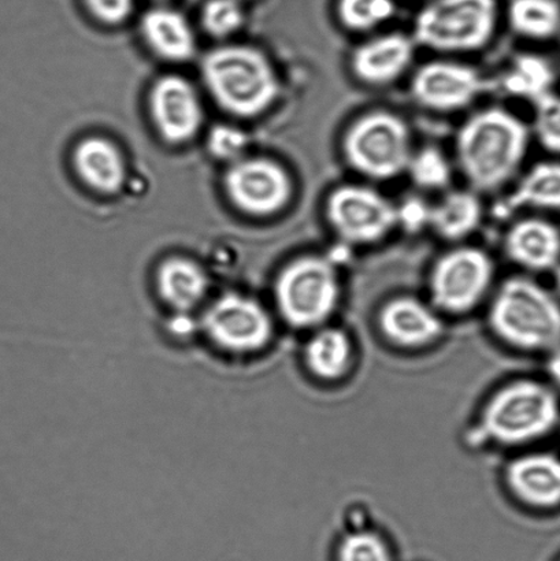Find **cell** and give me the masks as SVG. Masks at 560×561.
<instances>
[{"label":"cell","instance_id":"cell-13","mask_svg":"<svg viewBox=\"0 0 560 561\" xmlns=\"http://www.w3.org/2000/svg\"><path fill=\"white\" fill-rule=\"evenodd\" d=\"M484 87L475 69L447 62L425 65L413 80L416 101L443 112L468 106Z\"/></svg>","mask_w":560,"mask_h":561},{"label":"cell","instance_id":"cell-4","mask_svg":"<svg viewBox=\"0 0 560 561\" xmlns=\"http://www.w3.org/2000/svg\"><path fill=\"white\" fill-rule=\"evenodd\" d=\"M559 400L545 383L518 381L488 401L482 428L495 442L519 445L547 436L558 425Z\"/></svg>","mask_w":560,"mask_h":561},{"label":"cell","instance_id":"cell-23","mask_svg":"<svg viewBox=\"0 0 560 561\" xmlns=\"http://www.w3.org/2000/svg\"><path fill=\"white\" fill-rule=\"evenodd\" d=\"M482 216L481 203L470 192H453L431 208L430 224L443 238H465L479 227Z\"/></svg>","mask_w":560,"mask_h":561},{"label":"cell","instance_id":"cell-1","mask_svg":"<svg viewBox=\"0 0 560 561\" xmlns=\"http://www.w3.org/2000/svg\"><path fill=\"white\" fill-rule=\"evenodd\" d=\"M528 142L523 121L501 108L488 110L459 131L460 167L476 188H496L517 170Z\"/></svg>","mask_w":560,"mask_h":561},{"label":"cell","instance_id":"cell-14","mask_svg":"<svg viewBox=\"0 0 560 561\" xmlns=\"http://www.w3.org/2000/svg\"><path fill=\"white\" fill-rule=\"evenodd\" d=\"M507 483L521 502L536 508L560 505V459L548 454L526 455L507 469Z\"/></svg>","mask_w":560,"mask_h":561},{"label":"cell","instance_id":"cell-3","mask_svg":"<svg viewBox=\"0 0 560 561\" xmlns=\"http://www.w3.org/2000/svg\"><path fill=\"white\" fill-rule=\"evenodd\" d=\"M203 79L219 106L239 117L265 112L277 96L272 65L255 48L230 46L214 49L202 65Z\"/></svg>","mask_w":560,"mask_h":561},{"label":"cell","instance_id":"cell-24","mask_svg":"<svg viewBox=\"0 0 560 561\" xmlns=\"http://www.w3.org/2000/svg\"><path fill=\"white\" fill-rule=\"evenodd\" d=\"M556 70L546 58L536 54H523L515 58L512 69L504 79V90L514 96L532 102L552 92Z\"/></svg>","mask_w":560,"mask_h":561},{"label":"cell","instance_id":"cell-34","mask_svg":"<svg viewBox=\"0 0 560 561\" xmlns=\"http://www.w3.org/2000/svg\"><path fill=\"white\" fill-rule=\"evenodd\" d=\"M551 352L550 360H548V374L560 389V346Z\"/></svg>","mask_w":560,"mask_h":561},{"label":"cell","instance_id":"cell-6","mask_svg":"<svg viewBox=\"0 0 560 561\" xmlns=\"http://www.w3.org/2000/svg\"><path fill=\"white\" fill-rule=\"evenodd\" d=\"M339 280L331 263L304 257L279 274L276 299L285 321L295 328H311L327 321L339 301Z\"/></svg>","mask_w":560,"mask_h":561},{"label":"cell","instance_id":"cell-31","mask_svg":"<svg viewBox=\"0 0 560 561\" xmlns=\"http://www.w3.org/2000/svg\"><path fill=\"white\" fill-rule=\"evenodd\" d=\"M207 146L214 157L222 161H235L244 151L247 137L233 126L217 125L208 135Z\"/></svg>","mask_w":560,"mask_h":561},{"label":"cell","instance_id":"cell-25","mask_svg":"<svg viewBox=\"0 0 560 561\" xmlns=\"http://www.w3.org/2000/svg\"><path fill=\"white\" fill-rule=\"evenodd\" d=\"M508 19L513 30L521 36L547 41L560 35L558 0H513Z\"/></svg>","mask_w":560,"mask_h":561},{"label":"cell","instance_id":"cell-22","mask_svg":"<svg viewBox=\"0 0 560 561\" xmlns=\"http://www.w3.org/2000/svg\"><path fill=\"white\" fill-rule=\"evenodd\" d=\"M353 346L340 329H323L307 344L306 365L316 377L334 381L343 377L351 365Z\"/></svg>","mask_w":560,"mask_h":561},{"label":"cell","instance_id":"cell-35","mask_svg":"<svg viewBox=\"0 0 560 561\" xmlns=\"http://www.w3.org/2000/svg\"><path fill=\"white\" fill-rule=\"evenodd\" d=\"M552 272H553V279H556L557 290H558V294L560 295V263L556 268H553Z\"/></svg>","mask_w":560,"mask_h":561},{"label":"cell","instance_id":"cell-8","mask_svg":"<svg viewBox=\"0 0 560 561\" xmlns=\"http://www.w3.org/2000/svg\"><path fill=\"white\" fill-rule=\"evenodd\" d=\"M203 328L219 348L251 354L266 346L273 334L272 318L250 297L228 294L219 297L203 317Z\"/></svg>","mask_w":560,"mask_h":561},{"label":"cell","instance_id":"cell-29","mask_svg":"<svg viewBox=\"0 0 560 561\" xmlns=\"http://www.w3.org/2000/svg\"><path fill=\"white\" fill-rule=\"evenodd\" d=\"M535 104V134L547 151L560 156V95L548 93Z\"/></svg>","mask_w":560,"mask_h":561},{"label":"cell","instance_id":"cell-15","mask_svg":"<svg viewBox=\"0 0 560 561\" xmlns=\"http://www.w3.org/2000/svg\"><path fill=\"white\" fill-rule=\"evenodd\" d=\"M380 327L388 340L408 348L431 344L443 333L436 313L411 297L389 301L380 313Z\"/></svg>","mask_w":560,"mask_h":561},{"label":"cell","instance_id":"cell-19","mask_svg":"<svg viewBox=\"0 0 560 561\" xmlns=\"http://www.w3.org/2000/svg\"><path fill=\"white\" fill-rule=\"evenodd\" d=\"M141 32L159 57L186 60L195 53V36L188 21L178 10L156 8L141 20Z\"/></svg>","mask_w":560,"mask_h":561},{"label":"cell","instance_id":"cell-33","mask_svg":"<svg viewBox=\"0 0 560 561\" xmlns=\"http://www.w3.org/2000/svg\"><path fill=\"white\" fill-rule=\"evenodd\" d=\"M398 222H402L404 228L416 230L430 224L431 208L426 207L421 201L411 199L405 202L400 208H397Z\"/></svg>","mask_w":560,"mask_h":561},{"label":"cell","instance_id":"cell-27","mask_svg":"<svg viewBox=\"0 0 560 561\" xmlns=\"http://www.w3.org/2000/svg\"><path fill=\"white\" fill-rule=\"evenodd\" d=\"M411 179L421 188L438 190L448 185L452 170L443 153L436 148L427 147L419 156L411 157L408 164Z\"/></svg>","mask_w":560,"mask_h":561},{"label":"cell","instance_id":"cell-36","mask_svg":"<svg viewBox=\"0 0 560 561\" xmlns=\"http://www.w3.org/2000/svg\"><path fill=\"white\" fill-rule=\"evenodd\" d=\"M560 36V35H559Z\"/></svg>","mask_w":560,"mask_h":561},{"label":"cell","instance_id":"cell-9","mask_svg":"<svg viewBox=\"0 0 560 561\" xmlns=\"http://www.w3.org/2000/svg\"><path fill=\"white\" fill-rule=\"evenodd\" d=\"M493 265L480 250L462 249L438 261L431 278L432 299L442 310L462 313L479 305L490 288Z\"/></svg>","mask_w":560,"mask_h":561},{"label":"cell","instance_id":"cell-12","mask_svg":"<svg viewBox=\"0 0 560 561\" xmlns=\"http://www.w3.org/2000/svg\"><path fill=\"white\" fill-rule=\"evenodd\" d=\"M151 113L159 134L172 145L192 139L201 129L203 110L194 87L179 76L159 80L151 92Z\"/></svg>","mask_w":560,"mask_h":561},{"label":"cell","instance_id":"cell-17","mask_svg":"<svg viewBox=\"0 0 560 561\" xmlns=\"http://www.w3.org/2000/svg\"><path fill=\"white\" fill-rule=\"evenodd\" d=\"M413 43L402 35H389L356 49L353 69L361 80L386 84L398 79L413 59Z\"/></svg>","mask_w":560,"mask_h":561},{"label":"cell","instance_id":"cell-28","mask_svg":"<svg viewBox=\"0 0 560 561\" xmlns=\"http://www.w3.org/2000/svg\"><path fill=\"white\" fill-rule=\"evenodd\" d=\"M243 21L240 0H207L202 10L203 26L214 37L232 35L243 25Z\"/></svg>","mask_w":560,"mask_h":561},{"label":"cell","instance_id":"cell-10","mask_svg":"<svg viewBox=\"0 0 560 561\" xmlns=\"http://www.w3.org/2000/svg\"><path fill=\"white\" fill-rule=\"evenodd\" d=\"M328 217L336 232L351 243H373L398 222L386 197L362 186H344L329 197Z\"/></svg>","mask_w":560,"mask_h":561},{"label":"cell","instance_id":"cell-20","mask_svg":"<svg viewBox=\"0 0 560 561\" xmlns=\"http://www.w3.org/2000/svg\"><path fill=\"white\" fill-rule=\"evenodd\" d=\"M158 290L174 310L190 312L201 305L208 290L206 273L195 262L173 257L158 271Z\"/></svg>","mask_w":560,"mask_h":561},{"label":"cell","instance_id":"cell-18","mask_svg":"<svg viewBox=\"0 0 560 561\" xmlns=\"http://www.w3.org/2000/svg\"><path fill=\"white\" fill-rule=\"evenodd\" d=\"M76 170L91 188L114 194L125 180V164L118 148L101 137L81 141L75 153Z\"/></svg>","mask_w":560,"mask_h":561},{"label":"cell","instance_id":"cell-5","mask_svg":"<svg viewBox=\"0 0 560 561\" xmlns=\"http://www.w3.org/2000/svg\"><path fill=\"white\" fill-rule=\"evenodd\" d=\"M496 26V0H433L415 21L416 42L444 51L476 49Z\"/></svg>","mask_w":560,"mask_h":561},{"label":"cell","instance_id":"cell-7","mask_svg":"<svg viewBox=\"0 0 560 561\" xmlns=\"http://www.w3.org/2000/svg\"><path fill=\"white\" fill-rule=\"evenodd\" d=\"M344 148L355 169L376 179L403 172L411 158L408 126L388 113L359 119L345 137Z\"/></svg>","mask_w":560,"mask_h":561},{"label":"cell","instance_id":"cell-32","mask_svg":"<svg viewBox=\"0 0 560 561\" xmlns=\"http://www.w3.org/2000/svg\"><path fill=\"white\" fill-rule=\"evenodd\" d=\"M92 16L103 24L117 25L134 11L135 0H82Z\"/></svg>","mask_w":560,"mask_h":561},{"label":"cell","instance_id":"cell-21","mask_svg":"<svg viewBox=\"0 0 560 561\" xmlns=\"http://www.w3.org/2000/svg\"><path fill=\"white\" fill-rule=\"evenodd\" d=\"M521 207L560 211V162L537 163L526 173L503 208L513 211Z\"/></svg>","mask_w":560,"mask_h":561},{"label":"cell","instance_id":"cell-16","mask_svg":"<svg viewBox=\"0 0 560 561\" xmlns=\"http://www.w3.org/2000/svg\"><path fill=\"white\" fill-rule=\"evenodd\" d=\"M510 257L532 272H550L560 263V229L541 218L514 225L506 240Z\"/></svg>","mask_w":560,"mask_h":561},{"label":"cell","instance_id":"cell-26","mask_svg":"<svg viewBox=\"0 0 560 561\" xmlns=\"http://www.w3.org/2000/svg\"><path fill=\"white\" fill-rule=\"evenodd\" d=\"M392 0H340L339 15L350 30L367 31L391 19Z\"/></svg>","mask_w":560,"mask_h":561},{"label":"cell","instance_id":"cell-11","mask_svg":"<svg viewBox=\"0 0 560 561\" xmlns=\"http://www.w3.org/2000/svg\"><path fill=\"white\" fill-rule=\"evenodd\" d=\"M225 185L236 206L252 216H271L287 205L288 174L266 159H245L228 170Z\"/></svg>","mask_w":560,"mask_h":561},{"label":"cell","instance_id":"cell-2","mask_svg":"<svg viewBox=\"0 0 560 561\" xmlns=\"http://www.w3.org/2000/svg\"><path fill=\"white\" fill-rule=\"evenodd\" d=\"M490 323L499 337L524 351L560 346V302L529 278H512L492 302Z\"/></svg>","mask_w":560,"mask_h":561},{"label":"cell","instance_id":"cell-30","mask_svg":"<svg viewBox=\"0 0 560 561\" xmlns=\"http://www.w3.org/2000/svg\"><path fill=\"white\" fill-rule=\"evenodd\" d=\"M339 561H392L387 543L375 533H353L344 538L338 551Z\"/></svg>","mask_w":560,"mask_h":561}]
</instances>
